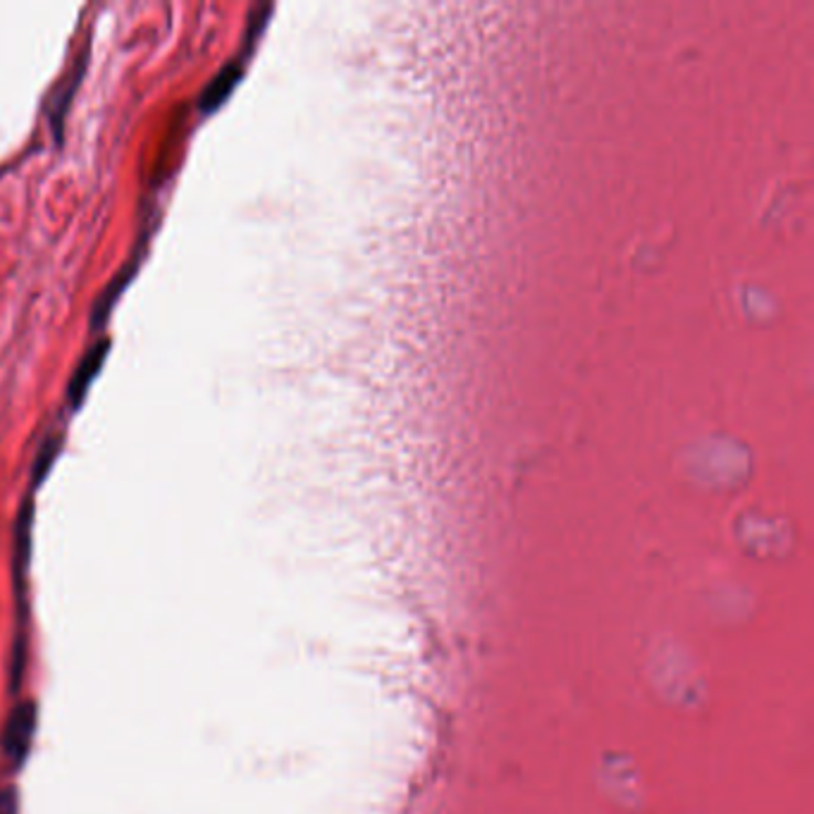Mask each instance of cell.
Segmentation results:
<instances>
[{
    "mask_svg": "<svg viewBox=\"0 0 814 814\" xmlns=\"http://www.w3.org/2000/svg\"><path fill=\"white\" fill-rule=\"evenodd\" d=\"M0 814H18V797L12 791H0Z\"/></svg>",
    "mask_w": 814,
    "mask_h": 814,
    "instance_id": "6",
    "label": "cell"
},
{
    "mask_svg": "<svg viewBox=\"0 0 814 814\" xmlns=\"http://www.w3.org/2000/svg\"><path fill=\"white\" fill-rule=\"evenodd\" d=\"M108 351H110V339L108 337L98 339V342H94L92 347H88L84 351V357L80 359L77 368H74V373L70 378V384H67V397H70V402L74 406H77L82 402V397L86 394L88 384H92V380L96 378V373L101 370L103 361H106Z\"/></svg>",
    "mask_w": 814,
    "mask_h": 814,
    "instance_id": "2",
    "label": "cell"
},
{
    "mask_svg": "<svg viewBox=\"0 0 814 814\" xmlns=\"http://www.w3.org/2000/svg\"><path fill=\"white\" fill-rule=\"evenodd\" d=\"M36 729V709L32 702L20 705L14 712L10 715L6 731H3V750L8 754V760H12L14 764H20L27 758V750L32 746V736Z\"/></svg>",
    "mask_w": 814,
    "mask_h": 814,
    "instance_id": "1",
    "label": "cell"
},
{
    "mask_svg": "<svg viewBox=\"0 0 814 814\" xmlns=\"http://www.w3.org/2000/svg\"><path fill=\"white\" fill-rule=\"evenodd\" d=\"M240 77H242V57H232V61L222 65L215 77L203 86V92L199 94V108L201 110L218 108L220 103L230 96L232 86L240 82Z\"/></svg>",
    "mask_w": 814,
    "mask_h": 814,
    "instance_id": "3",
    "label": "cell"
},
{
    "mask_svg": "<svg viewBox=\"0 0 814 814\" xmlns=\"http://www.w3.org/2000/svg\"><path fill=\"white\" fill-rule=\"evenodd\" d=\"M57 450H61V437H57V435L46 437V442L41 444V452H39L36 464H34V478H36V480H39L41 476H46V471L51 468V464H53V458H55Z\"/></svg>",
    "mask_w": 814,
    "mask_h": 814,
    "instance_id": "5",
    "label": "cell"
},
{
    "mask_svg": "<svg viewBox=\"0 0 814 814\" xmlns=\"http://www.w3.org/2000/svg\"><path fill=\"white\" fill-rule=\"evenodd\" d=\"M137 265H139V258H137V254H135V258H131V261L125 265V268L110 279V285H108L106 289H103V294L98 296L96 304H94V314H92V325H94V328H96V325H101L103 320L108 318V314H110V308H113L115 299H117V296L123 294V289L127 287V283L131 279V275L137 273Z\"/></svg>",
    "mask_w": 814,
    "mask_h": 814,
    "instance_id": "4",
    "label": "cell"
}]
</instances>
